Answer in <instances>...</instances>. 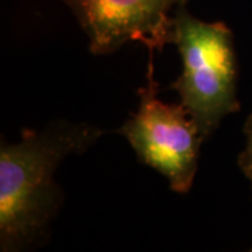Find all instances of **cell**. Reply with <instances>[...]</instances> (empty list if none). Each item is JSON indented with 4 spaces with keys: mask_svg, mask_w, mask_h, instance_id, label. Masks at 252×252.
Wrapping results in <instances>:
<instances>
[{
    "mask_svg": "<svg viewBox=\"0 0 252 252\" xmlns=\"http://www.w3.org/2000/svg\"><path fill=\"white\" fill-rule=\"evenodd\" d=\"M89 36L93 55L114 54L127 42L149 52L172 42L174 11L185 0H62Z\"/></svg>",
    "mask_w": 252,
    "mask_h": 252,
    "instance_id": "obj_4",
    "label": "cell"
},
{
    "mask_svg": "<svg viewBox=\"0 0 252 252\" xmlns=\"http://www.w3.org/2000/svg\"><path fill=\"white\" fill-rule=\"evenodd\" d=\"M157 90L150 58L146 86L137 91L139 108L118 132L130 143L139 161L164 175L174 192L188 193L205 140L185 107L162 102Z\"/></svg>",
    "mask_w": 252,
    "mask_h": 252,
    "instance_id": "obj_3",
    "label": "cell"
},
{
    "mask_svg": "<svg viewBox=\"0 0 252 252\" xmlns=\"http://www.w3.org/2000/svg\"><path fill=\"white\" fill-rule=\"evenodd\" d=\"M102 135V129L86 122L58 121L42 130L24 129L18 143H1L0 251H23L45 238L63 203L55 182L58 167Z\"/></svg>",
    "mask_w": 252,
    "mask_h": 252,
    "instance_id": "obj_1",
    "label": "cell"
},
{
    "mask_svg": "<svg viewBox=\"0 0 252 252\" xmlns=\"http://www.w3.org/2000/svg\"><path fill=\"white\" fill-rule=\"evenodd\" d=\"M171 44L182 61V73L171 89L206 140L223 118L240 109L233 32L221 21L193 17L185 0L174 11Z\"/></svg>",
    "mask_w": 252,
    "mask_h": 252,
    "instance_id": "obj_2",
    "label": "cell"
},
{
    "mask_svg": "<svg viewBox=\"0 0 252 252\" xmlns=\"http://www.w3.org/2000/svg\"><path fill=\"white\" fill-rule=\"evenodd\" d=\"M244 135L247 137V146L241 152V154L238 156V165H240L244 175L251 182L252 187V114L245 122Z\"/></svg>",
    "mask_w": 252,
    "mask_h": 252,
    "instance_id": "obj_5",
    "label": "cell"
}]
</instances>
